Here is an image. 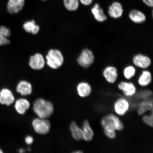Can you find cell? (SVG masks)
Here are the masks:
<instances>
[{
	"mask_svg": "<svg viewBox=\"0 0 153 153\" xmlns=\"http://www.w3.org/2000/svg\"><path fill=\"white\" fill-rule=\"evenodd\" d=\"M76 91L78 95L82 98L89 97L93 91L92 87L88 82H82L76 86Z\"/></svg>",
	"mask_w": 153,
	"mask_h": 153,
	"instance_id": "12",
	"label": "cell"
},
{
	"mask_svg": "<svg viewBox=\"0 0 153 153\" xmlns=\"http://www.w3.org/2000/svg\"><path fill=\"white\" fill-rule=\"evenodd\" d=\"M19 152L22 153L24 152V150L23 149H20L19 150Z\"/></svg>",
	"mask_w": 153,
	"mask_h": 153,
	"instance_id": "32",
	"label": "cell"
},
{
	"mask_svg": "<svg viewBox=\"0 0 153 153\" xmlns=\"http://www.w3.org/2000/svg\"><path fill=\"white\" fill-rule=\"evenodd\" d=\"M94 60V56L93 52L88 49L83 50L76 59L78 65L84 68H88Z\"/></svg>",
	"mask_w": 153,
	"mask_h": 153,
	"instance_id": "6",
	"label": "cell"
},
{
	"mask_svg": "<svg viewBox=\"0 0 153 153\" xmlns=\"http://www.w3.org/2000/svg\"><path fill=\"white\" fill-rule=\"evenodd\" d=\"M100 124L104 134L115 133L117 131H122L125 128L122 119L114 113H110L102 117L100 120Z\"/></svg>",
	"mask_w": 153,
	"mask_h": 153,
	"instance_id": "1",
	"label": "cell"
},
{
	"mask_svg": "<svg viewBox=\"0 0 153 153\" xmlns=\"http://www.w3.org/2000/svg\"><path fill=\"white\" fill-rule=\"evenodd\" d=\"M22 27L25 31L33 35L37 34L40 31V26L36 24L34 20L26 21L24 23Z\"/></svg>",
	"mask_w": 153,
	"mask_h": 153,
	"instance_id": "22",
	"label": "cell"
},
{
	"mask_svg": "<svg viewBox=\"0 0 153 153\" xmlns=\"http://www.w3.org/2000/svg\"><path fill=\"white\" fill-rule=\"evenodd\" d=\"M152 80V76L151 73L149 71L144 70L139 76L137 83L140 87L145 88L150 85Z\"/></svg>",
	"mask_w": 153,
	"mask_h": 153,
	"instance_id": "23",
	"label": "cell"
},
{
	"mask_svg": "<svg viewBox=\"0 0 153 153\" xmlns=\"http://www.w3.org/2000/svg\"><path fill=\"white\" fill-rule=\"evenodd\" d=\"M91 12L96 20L99 22H103L107 19L104 10L98 3H96L92 7Z\"/></svg>",
	"mask_w": 153,
	"mask_h": 153,
	"instance_id": "19",
	"label": "cell"
},
{
	"mask_svg": "<svg viewBox=\"0 0 153 153\" xmlns=\"http://www.w3.org/2000/svg\"><path fill=\"white\" fill-rule=\"evenodd\" d=\"M102 74L106 82L111 84L115 83L118 77L117 69L113 66L106 67L103 70Z\"/></svg>",
	"mask_w": 153,
	"mask_h": 153,
	"instance_id": "10",
	"label": "cell"
},
{
	"mask_svg": "<svg viewBox=\"0 0 153 153\" xmlns=\"http://www.w3.org/2000/svg\"><path fill=\"white\" fill-rule=\"evenodd\" d=\"M73 153H83V151L81 150H78L76 151V152H74Z\"/></svg>",
	"mask_w": 153,
	"mask_h": 153,
	"instance_id": "31",
	"label": "cell"
},
{
	"mask_svg": "<svg viewBox=\"0 0 153 153\" xmlns=\"http://www.w3.org/2000/svg\"><path fill=\"white\" fill-rule=\"evenodd\" d=\"M45 62L48 66L53 70H56L62 67L64 62V55L61 51L57 49H51L45 56Z\"/></svg>",
	"mask_w": 153,
	"mask_h": 153,
	"instance_id": "3",
	"label": "cell"
},
{
	"mask_svg": "<svg viewBox=\"0 0 153 153\" xmlns=\"http://www.w3.org/2000/svg\"><path fill=\"white\" fill-rule=\"evenodd\" d=\"M40 1H48V0H40Z\"/></svg>",
	"mask_w": 153,
	"mask_h": 153,
	"instance_id": "33",
	"label": "cell"
},
{
	"mask_svg": "<svg viewBox=\"0 0 153 153\" xmlns=\"http://www.w3.org/2000/svg\"><path fill=\"white\" fill-rule=\"evenodd\" d=\"M133 62L136 66L142 68H146L150 66L152 61L149 57L140 53L134 56Z\"/></svg>",
	"mask_w": 153,
	"mask_h": 153,
	"instance_id": "14",
	"label": "cell"
},
{
	"mask_svg": "<svg viewBox=\"0 0 153 153\" xmlns=\"http://www.w3.org/2000/svg\"><path fill=\"white\" fill-rule=\"evenodd\" d=\"M25 141L27 144L31 145L33 142V137L30 136H27L25 139Z\"/></svg>",
	"mask_w": 153,
	"mask_h": 153,
	"instance_id": "29",
	"label": "cell"
},
{
	"mask_svg": "<svg viewBox=\"0 0 153 153\" xmlns=\"http://www.w3.org/2000/svg\"><path fill=\"white\" fill-rule=\"evenodd\" d=\"M123 9L121 3L118 1H114L108 7V14L111 18L118 19L123 14Z\"/></svg>",
	"mask_w": 153,
	"mask_h": 153,
	"instance_id": "15",
	"label": "cell"
},
{
	"mask_svg": "<svg viewBox=\"0 0 153 153\" xmlns=\"http://www.w3.org/2000/svg\"><path fill=\"white\" fill-rule=\"evenodd\" d=\"M129 18L132 22L136 24H142L146 20V16L142 11L137 9L130 11Z\"/></svg>",
	"mask_w": 153,
	"mask_h": 153,
	"instance_id": "20",
	"label": "cell"
},
{
	"mask_svg": "<svg viewBox=\"0 0 153 153\" xmlns=\"http://www.w3.org/2000/svg\"><path fill=\"white\" fill-rule=\"evenodd\" d=\"M32 126L36 133L41 135L48 133L51 128V123L46 119L36 118L32 122Z\"/></svg>",
	"mask_w": 153,
	"mask_h": 153,
	"instance_id": "5",
	"label": "cell"
},
{
	"mask_svg": "<svg viewBox=\"0 0 153 153\" xmlns=\"http://www.w3.org/2000/svg\"><path fill=\"white\" fill-rule=\"evenodd\" d=\"M26 0H8L7 10L9 14H18L23 9L25 4Z\"/></svg>",
	"mask_w": 153,
	"mask_h": 153,
	"instance_id": "9",
	"label": "cell"
},
{
	"mask_svg": "<svg viewBox=\"0 0 153 153\" xmlns=\"http://www.w3.org/2000/svg\"><path fill=\"white\" fill-rule=\"evenodd\" d=\"M63 5L67 10L75 11L79 6V0H62Z\"/></svg>",
	"mask_w": 153,
	"mask_h": 153,
	"instance_id": "25",
	"label": "cell"
},
{
	"mask_svg": "<svg viewBox=\"0 0 153 153\" xmlns=\"http://www.w3.org/2000/svg\"><path fill=\"white\" fill-rule=\"evenodd\" d=\"M30 105L29 101L26 99L21 98L17 100L15 102V108L18 113L24 114L29 108Z\"/></svg>",
	"mask_w": 153,
	"mask_h": 153,
	"instance_id": "21",
	"label": "cell"
},
{
	"mask_svg": "<svg viewBox=\"0 0 153 153\" xmlns=\"http://www.w3.org/2000/svg\"><path fill=\"white\" fill-rule=\"evenodd\" d=\"M153 112L148 113L142 116V121L148 127L152 128L153 126Z\"/></svg>",
	"mask_w": 153,
	"mask_h": 153,
	"instance_id": "27",
	"label": "cell"
},
{
	"mask_svg": "<svg viewBox=\"0 0 153 153\" xmlns=\"http://www.w3.org/2000/svg\"><path fill=\"white\" fill-rule=\"evenodd\" d=\"M33 108L38 117L43 119L49 117L54 111L52 103L42 98L38 99L34 101Z\"/></svg>",
	"mask_w": 153,
	"mask_h": 153,
	"instance_id": "2",
	"label": "cell"
},
{
	"mask_svg": "<svg viewBox=\"0 0 153 153\" xmlns=\"http://www.w3.org/2000/svg\"><path fill=\"white\" fill-rule=\"evenodd\" d=\"M70 129L72 137L75 140H83V131L82 128H80L75 122H72L70 125Z\"/></svg>",
	"mask_w": 153,
	"mask_h": 153,
	"instance_id": "24",
	"label": "cell"
},
{
	"mask_svg": "<svg viewBox=\"0 0 153 153\" xmlns=\"http://www.w3.org/2000/svg\"><path fill=\"white\" fill-rule=\"evenodd\" d=\"M130 104L127 97H118L114 101L113 105L114 112L118 116L123 117L127 114L129 110Z\"/></svg>",
	"mask_w": 153,
	"mask_h": 153,
	"instance_id": "4",
	"label": "cell"
},
{
	"mask_svg": "<svg viewBox=\"0 0 153 153\" xmlns=\"http://www.w3.org/2000/svg\"><path fill=\"white\" fill-rule=\"evenodd\" d=\"M119 90L121 91L126 97H131L135 94L137 88L134 84L131 82L124 81L120 82L117 85Z\"/></svg>",
	"mask_w": 153,
	"mask_h": 153,
	"instance_id": "8",
	"label": "cell"
},
{
	"mask_svg": "<svg viewBox=\"0 0 153 153\" xmlns=\"http://www.w3.org/2000/svg\"><path fill=\"white\" fill-rule=\"evenodd\" d=\"M82 129L83 131V140L86 142H91L94 139L95 133L88 120L86 119L84 120Z\"/></svg>",
	"mask_w": 153,
	"mask_h": 153,
	"instance_id": "11",
	"label": "cell"
},
{
	"mask_svg": "<svg viewBox=\"0 0 153 153\" xmlns=\"http://www.w3.org/2000/svg\"><path fill=\"white\" fill-rule=\"evenodd\" d=\"M137 113L139 116L153 112V98L141 101L137 108Z\"/></svg>",
	"mask_w": 153,
	"mask_h": 153,
	"instance_id": "13",
	"label": "cell"
},
{
	"mask_svg": "<svg viewBox=\"0 0 153 153\" xmlns=\"http://www.w3.org/2000/svg\"><path fill=\"white\" fill-rule=\"evenodd\" d=\"M136 72V71L134 67L131 66H127L123 70L124 77L127 80L131 79L135 76Z\"/></svg>",
	"mask_w": 153,
	"mask_h": 153,
	"instance_id": "26",
	"label": "cell"
},
{
	"mask_svg": "<svg viewBox=\"0 0 153 153\" xmlns=\"http://www.w3.org/2000/svg\"><path fill=\"white\" fill-rule=\"evenodd\" d=\"M80 3L84 5L89 6L91 4L93 3V0H79Z\"/></svg>",
	"mask_w": 153,
	"mask_h": 153,
	"instance_id": "28",
	"label": "cell"
},
{
	"mask_svg": "<svg viewBox=\"0 0 153 153\" xmlns=\"http://www.w3.org/2000/svg\"><path fill=\"white\" fill-rule=\"evenodd\" d=\"M143 2L147 6L152 7L153 6V0H142Z\"/></svg>",
	"mask_w": 153,
	"mask_h": 153,
	"instance_id": "30",
	"label": "cell"
},
{
	"mask_svg": "<svg viewBox=\"0 0 153 153\" xmlns=\"http://www.w3.org/2000/svg\"><path fill=\"white\" fill-rule=\"evenodd\" d=\"M45 59L42 53H37L30 56L28 65L30 68L34 70H40L45 68Z\"/></svg>",
	"mask_w": 153,
	"mask_h": 153,
	"instance_id": "7",
	"label": "cell"
},
{
	"mask_svg": "<svg viewBox=\"0 0 153 153\" xmlns=\"http://www.w3.org/2000/svg\"><path fill=\"white\" fill-rule=\"evenodd\" d=\"M16 91L22 95H30L32 93V85L30 82L25 80H22L17 85Z\"/></svg>",
	"mask_w": 153,
	"mask_h": 153,
	"instance_id": "18",
	"label": "cell"
},
{
	"mask_svg": "<svg viewBox=\"0 0 153 153\" xmlns=\"http://www.w3.org/2000/svg\"><path fill=\"white\" fill-rule=\"evenodd\" d=\"M11 35V30L4 25H0V46L7 45L10 43L9 38Z\"/></svg>",
	"mask_w": 153,
	"mask_h": 153,
	"instance_id": "17",
	"label": "cell"
},
{
	"mask_svg": "<svg viewBox=\"0 0 153 153\" xmlns=\"http://www.w3.org/2000/svg\"><path fill=\"white\" fill-rule=\"evenodd\" d=\"M15 101V97L9 89L4 88L0 91V104L10 106Z\"/></svg>",
	"mask_w": 153,
	"mask_h": 153,
	"instance_id": "16",
	"label": "cell"
},
{
	"mask_svg": "<svg viewBox=\"0 0 153 153\" xmlns=\"http://www.w3.org/2000/svg\"><path fill=\"white\" fill-rule=\"evenodd\" d=\"M3 153V152L2 150H1V149H0V153Z\"/></svg>",
	"mask_w": 153,
	"mask_h": 153,
	"instance_id": "34",
	"label": "cell"
}]
</instances>
